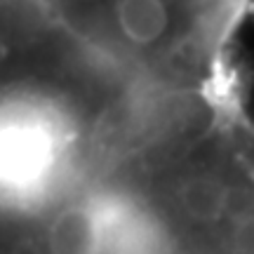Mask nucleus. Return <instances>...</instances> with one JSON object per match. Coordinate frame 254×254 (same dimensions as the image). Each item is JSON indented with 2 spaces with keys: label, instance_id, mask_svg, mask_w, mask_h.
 I'll return each instance as SVG.
<instances>
[{
  "label": "nucleus",
  "instance_id": "nucleus-1",
  "mask_svg": "<svg viewBox=\"0 0 254 254\" xmlns=\"http://www.w3.org/2000/svg\"><path fill=\"white\" fill-rule=\"evenodd\" d=\"M52 254H99L101 221L92 195L62 207L47 231Z\"/></svg>",
  "mask_w": 254,
  "mask_h": 254
}]
</instances>
